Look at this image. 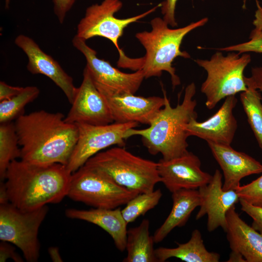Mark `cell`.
<instances>
[{"mask_svg":"<svg viewBox=\"0 0 262 262\" xmlns=\"http://www.w3.org/2000/svg\"><path fill=\"white\" fill-rule=\"evenodd\" d=\"M240 198L255 206L262 207V175L236 190Z\"/></svg>","mask_w":262,"mask_h":262,"instance_id":"28","label":"cell"},{"mask_svg":"<svg viewBox=\"0 0 262 262\" xmlns=\"http://www.w3.org/2000/svg\"><path fill=\"white\" fill-rule=\"evenodd\" d=\"M24 87L9 85L0 82V101L8 100L20 93Z\"/></svg>","mask_w":262,"mask_h":262,"instance_id":"35","label":"cell"},{"mask_svg":"<svg viewBox=\"0 0 262 262\" xmlns=\"http://www.w3.org/2000/svg\"><path fill=\"white\" fill-rule=\"evenodd\" d=\"M49 211L47 205L22 211L9 202L0 205V240L13 244L22 251L27 262L39 257V228Z\"/></svg>","mask_w":262,"mask_h":262,"instance_id":"8","label":"cell"},{"mask_svg":"<svg viewBox=\"0 0 262 262\" xmlns=\"http://www.w3.org/2000/svg\"><path fill=\"white\" fill-rule=\"evenodd\" d=\"M15 43L28 57V70L33 74H40L49 78L63 91L71 104L77 90L74 85L73 78L56 60L44 52L31 38L20 34L16 38Z\"/></svg>","mask_w":262,"mask_h":262,"instance_id":"17","label":"cell"},{"mask_svg":"<svg viewBox=\"0 0 262 262\" xmlns=\"http://www.w3.org/2000/svg\"><path fill=\"white\" fill-rule=\"evenodd\" d=\"M49 256L53 262H63L59 249L56 247H51L48 249Z\"/></svg>","mask_w":262,"mask_h":262,"instance_id":"37","label":"cell"},{"mask_svg":"<svg viewBox=\"0 0 262 262\" xmlns=\"http://www.w3.org/2000/svg\"><path fill=\"white\" fill-rule=\"evenodd\" d=\"M75 48L84 56L88 69L97 88L113 93L135 94L145 79L142 70L126 73L113 67L108 61L98 58L97 52L86 41L76 35L72 40Z\"/></svg>","mask_w":262,"mask_h":262,"instance_id":"11","label":"cell"},{"mask_svg":"<svg viewBox=\"0 0 262 262\" xmlns=\"http://www.w3.org/2000/svg\"><path fill=\"white\" fill-rule=\"evenodd\" d=\"M178 0H164L161 2V12L163 19L172 27L177 25L175 19V9Z\"/></svg>","mask_w":262,"mask_h":262,"instance_id":"31","label":"cell"},{"mask_svg":"<svg viewBox=\"0 0 262 262\" xmlns=\"http://www.w3.org/2000/svg\"><path fill=\"white\" fill-rule=\"evenodd\" d=\"M138 194L84 164L72 173L67 196L94 208L112 209L126 205Z\"/></svg>","mask_w":262,"mask_h":262,"instance_id":"7","label":"cell"},{"mask_svg":"<svg viewBox=\"0 0 262 262\" xmlns=\"http://www.w3.org/2000/svg\"><path fill=\"white\" fill-rule=\"evenodd\" d=\"M241 210L253 220L251 227L262 235V207L254 205L240 198Z\"/></svg>","mask_w":262,"mask_h":262,"instance_id":"29","label":"cell"},{"mask_svg":"<svg viewBox=\"0 0 262 262\" xmlns=\"http://www.w3.org/2000/svg\"><path fill=\"white\" fill-rule=\"evenodd\" d=\"M59 112L39 110L22 114L14 122L21 160L38 165H66L77 143L76 125Z\"/></svg>","mask_w":262,"mask_h":262,"instance_id":"1","label":"cell"},{"mask_svg":"<svg viewBox=\"0 0 262 262\" xmlns=\"http://www.w3.org/2000/svg\"><path fill=\"white\" fill-rule=\"evenodd\" d=\"M160 6V3L139 15L119 19L115 17L114 14L122 8V2L120 0H103L101 3L93 4L86 9L84 16L77 26L76 35L85 41L96 36L106 38L112 42L121 57L125 54L120 49L118 42L124 29Z\"/></svg>","mask_w":262,"mask_h":262,"instance_id":"10","label":"cell"},{"mask_svg":"<svg viewBox=\"0 0 262 262\" xmlns=\"http://www.w3.org/2000/svg\"><path fill=\"white\" fill-rule=\"evenodd\" d=\"M222 186V175L219 170L216 169L210 182L198 189L201 204L196 219L198 220L207 214V229L209 232L219 227L226 232L227 213L239 201L240 197L236 190H224Z\"/></svg>","mask_w":262,"mask_h":262,"instance_id":"14","label":"cell"},{"mask_svg":"<svg viewBox=\"0 0 262 262\" xmlns=\"http://www.w3.org/2000/svg\"><path fill=\"white\" fill-rule=\"evenodd\" d=\"M98 90L107 101L115 122H136L149 125L164 105V97H144L131 93Z\"/></svg>","mask_w":262,"mask_h":262,"instance_id":"15","label":"cell"},{"mask_svg":"<svg viewBox=\"0 0 262 262\" xmlns=\"http://www.w3.org/2000/svg\"><path fill=\"white\" fill-rule=\"evenodd\" d=\"M240 100L247 121L262 150V98L259 91L252 88L240 94Z\"/></svg>","mask_w":262,"mask_h":262,"instance_id":"25","label":"cell"},{"mask_svg":"<svg viewBox=\"0 0 262 262\" xmlns=\"http://www.w3.org/2000/svg\"><path fill=\"white\" fill-rule=\"evenodd\" d=\"M249 38L250 41L237 45L236 50L240 53L248 51L262 53V34L251 35Z\"/></svg>","mask_w":262,"mask_h":262,"instance_id":"30","label":"cell"},{"mask_svg":"<svg viewBox=\"0 0 262 262\" xmlns=\"http://www.w3.org/2000/svg\"><path fill=\"white\" fill-rule=\"evenodd\" d=\"M10 2V0H5V6L6 8H8L9 6Z\"/></svg>","mask_w":262,"mask_h":262,"instance_id":"39","label":"cell"},{"mask_svg":"<svg viewBox=\"0 0 262 262\" xmlns=\"http://www.w3.org/2000/svg\"><path fill=\"white\" fill-rule=\"evenodd\" d=\"M226 216V232L231 251L242 254L246 262H262V235L242 219L235 206Z\"/></svg>","mask_w":262,"mask_h":262,"instance_id":"19","label":"cell"},{"mask_svg":"<svg viewBox=\"0 0 262 262\" xmlns=\"http://www.w3.org/2000/svg\"><path fill=\"white\" fill-rule=\"evenodd\" d=\"M237 103L235 95L229 96L218 110L203 122L193 118L186 125L188 136H194L207 142L230 145L237 129L233 109Z\"/></svg>","mask_w":262,"mask_h":262,"instance_id":"16","label":"cell"},{"mask_svg":"<svg viewBox=\"0 0 262 262\" xmlns=\"http://www.w3.org/2000/svg\"><path fill=\"white\" fill-rule=\"evenodd\" d=\"M65 214L68 218L85 221L100 227L111 236L118 250H126L128 223L120 208H70L66 210Z\"/></svg>","mask_w":262,"mask_h":262,"instance_id":"20","label":"cell"},{"mask_svg":"<svg viewBox=\"0 0 262 262\" xmlns=\"http://www.w3.org/2000/svg\"><path fill=\"white\" fill-rule=\"evenodd\" d=\"M138 124L136 122H114L103 125L75 124L78 138L66 165L67 169L72 173L101 150L114 145L123 147L125 140L130 137V130Z\"/></svg>","mask_w":262,"mask_h":262,"instance_id":"9","label":"cell"},{"mask_svg":"<svg viewBox=\"0 0 262 262\" xmlns=\"http://www.w3.org/2000/svg\"><path fill=\"white\" fill-rule=\"evenodd\" d=\"M207 144L223 171V190H235L243 178L262 173V164L249 155L235 150L230 145Z\"/></svg>","mask_w":262,"mask_h":262,"instance_id":"18","label":"cell"},{"mask_svg":"<svg viewBox=\"0 0 262 262\" xmlns=\"http://www.w3.org/2000/svg\"><path fill=\"white\" fill-rule=\"evenodd\" d=\"M208 21V18L204 17L181 28L170 29L163 18H153L150 21L152 29L150 32L135 34L145 48L146 54L142 58L131 59L130 69L142 70L145 78L160 77L163 71H166L170 75L173 87L180 85V79L176 74L172 63L179 56L190 57L187 52L180 49L182 40L189 33L204 25Z\"/></svg>","mask_w":262,"mask_h":262,"instance_id":"4","label":"cell"},{"mask_svg":"<svg viewBox=\"0 0 262 262\" xmlns=\"http://www.w3.org/2000/svg\"><path fill=\"white\" fill-rule=\"evenodd\" d=\"M195 62L207 74L200 90L206 96L208 109H213L221 100L247 89L244 72L251 62L250 54L241 55L232 51L225 56L217 51L209 60L196 59Z\"/></svg>","mask_w":262,"mask_h":262,"instance_id":"6","label":"cell"},{"mask_svg":"<svg viewBox=\"0 0 262 262\" xmlns=\"http://www.w3.org/2000/svg\"><path fill=\"white\" fill-rule=\"evenodd\" d=\"M196 92L195 84L192 82L188 84L181 103L178 102L173 107L163 90L164 106L156 114L148 128L131 129L130 137L140 136L144 146L150 154L161 153L162 159L165 160L180 157L188 152L187 139L189 136L185 127L191 119L197 118L195 110L197 103L194 99Z\"/></svg>","mask_w":262,"mask_h":262,"instance_id":"3","label":"cell"},{"mask_svg":"<svg viewBox=\"0 0 262 262\" xmlns=\"http://www.w3.org/2000/svg\"><path fill=\"white\" fill-rule=\"evenodd\" d=\"M178 244L175 248L160 247L155 249L158 262H164L171 258H177L187 262H218L219 254L210 252L206 249L201 234L194 229L190 240L183 244Z\"/></svg>","mask_w":262,"mask_h":262,"instance_id":"22","label":"cell"},{"mask_svg":"<svg viewBox=\"0 0 262 262\" xmlns=\"http://www.w3.org/2000/svg\"><path fill=\"white\" fill-rule=\"evenodd\" d=\"M13 122L0 124V178L4 180L11 163L20 157V147Z\"/></svg>","mask_w":262,"mask_h":262,"instance_id":"24","label":"cell"},{"mask_svg":"<svg viewBox=\"0 0 262 262\" xmlns=\"http://www.w3.org/2000/svg\"><path fill=\"white\" fill-rule=\"evenodd\" d=\"M71 105L65 117L66 122L103 125L114 122L107 101L96 87L86 67L83 70L82 82L77 88Z\"/></svg>","mask_w":262,"mask_h":262,"instance_id":"12","label":"cell"},{"mask_svg":"<svg viewBox=\"0 0 262 262\" xmlns=\"http://www.w3.org/2000/svg\"><path fill=\"white\" fill-rule=\"evenodd\" d=\"M172 208L162 225L153 236L155 243L164 240L175 228L184 226L191 213L201 204V197L197 189H182L172 193Z\"/></svg>","mask_w":262,"mask_h":262,"instance_id":"21","label":"cell"},{"mask_svg":"<svg viewBox=\"0 0 262 262\" xmlns=\"http://www.w3.org/2000/svg\"><path fill=\"white\" fill-rule=\"evenodd\" d=\"M229 262H246V260L243 257L242 254L239 252L231 251L229 260L227 261Z\"/></svg>","mask_w":262,"mask_h":262,"instance_id":"38","label":"cell"},{"mask_svg":"<svg viewBox=\"0 0 262 262\" xmlns=\"http://www.w3.org/2000/svg\"><path fill=\"white\" fill-rule=\"evenodd\" d=\"M71 175L60 164L38 165L15 160L6 170L3 185L10 203L32 211L67 196Z\"/></svg>","mask_w":262,"mask_h":262,"instance_id":"2","label":"cell"},{"mask_svg":"<svg viewBox=\"0 0 262 262\" xmlns=\"http://www.w3.org/2000/svg\"><path fill=\"white\" fill-rule=\"evenodd\" d=\"M7 243L2 241L0 244V262H5L9 258L16 262H23L22 258L16 253L13 246Z\"/></svg>","mask_w":262,"mask_h":262,"instance_id":"34","label":"cell"},{"mask_svg":"<svg viewBox=\"0 0 262 262\" xmlns=\"http://www.w3.org/2000/svg\"><path fill=\"white\" fill-rule=\"evenodd\" d=\"M39 93V89L37 87L27 86L11 98L0 101V123L12 122L23 114L25 107L35 99Z\"/></svg>","mask_w":262,"mask_h":262,"instance_id":"26","label":"cell"},{"mask_svg":"<svg viewBox=\"0 0 262 262\" xmlns=\"http://www.w3.org/2000/svg\"><path fill=\"white\" fill-rule=\"evenodd\" d=\"M158 171L161 182L172 193L182 189H198L209 183L213 177L201 169L199 158L189 151L170 160L160 159Z\"/></svg>","mask_w":262,"mask_h":262,"instance_id":"13","label":"cell"},{"mask_svg":"<svg viewBox=\"0 0 262 262\" xmlns=\"http://www.w3.org/2000/svg\"><path fill=\"white\" fill-rule=\"evenodd\" d=\"M85 165L100 171L116 184L138 194L152 191L161 182L158 163L135 155L122 147L100 151Z\"/></svg>","mask_w":262,"mask_h":262,"instance_id":"5","label":"cell"},{"mask_svg":"<svg viewBox=\"0 0 262 262\" xmlns=\"http://www.w3.org/2000/svg\"><path fill=\"white\" fill-rule=\"evenodd\" d=\"M261 34H262V33H261Z\"/></svg>","mask_w":262,"mask_h":262,"instance_id":"40","label":"cell"},{"mask_svg":"<svg viewBox=\"0 0 262 262\" xmlns=\"http://www.w3.org/2000/svg\"><path fill=\"white\" fill-rule=\"evenodd\" d=\"M244 80L247 87L262 92V67H252L250 76L249 77L245 76Z\"/></svg>","mask_w":262,"mask_h":262,"instance_id":"33","label":"cell"},{"mask_svg":"<svg viewBox=\"0 0 262 262\" xmlns=\"http://www.w3.org/2000/svg\"><path fill=\"white\" fill-rule=\"evenodd\" d=\"M162 195L161 190L158 189L139 194L131 198L121 210L122 215L128 224L156 207Z\"/></svg>","mask_w":262,"mask_h":262,"instance_id":"27","label":"cell"},{"mask_svg":"<svg viewBox=\"0 0 262 262\" xmlns=\"http://www.w3.org/2000/svg\"><path fill=\"white\" fill-rule=\"evenodd\" d=\"M150 222L144 219L136 227L127 231L124 262H158L155 255L153 236L149 233Z\"/></svg>","mask_w":262,"mask_h":262,"instance_id":"23","label":"cell"},{"mask_svg":"<svg viewBox=\"0 0 262 262\" xmlns=\"http://www.w3.org/2000/svg\"><path fill=\"white\" fill-rule=\"evenodd\" d=\"M257 10L255 14V19L253 24L255 26L254 30L262 33V7L259 1L256 0Z\"/></svg>","mask_w":262,"mask_h":262,"instance_id":"36","label":"cell"},{"mask_svg":"<svg viewBox=\"0 0 262 262\" xmlns=\"http://www.w3.org/2000/svg\"><path fill=\"white\" fill-rule=\"evenodd\" d=\"M78 0H51L53 10L59 22L62 23L67 12Z\"/></svg>","mask_w":262,"mask_h":262,"instance_id":"32","label":"cell"}]
</instances>
